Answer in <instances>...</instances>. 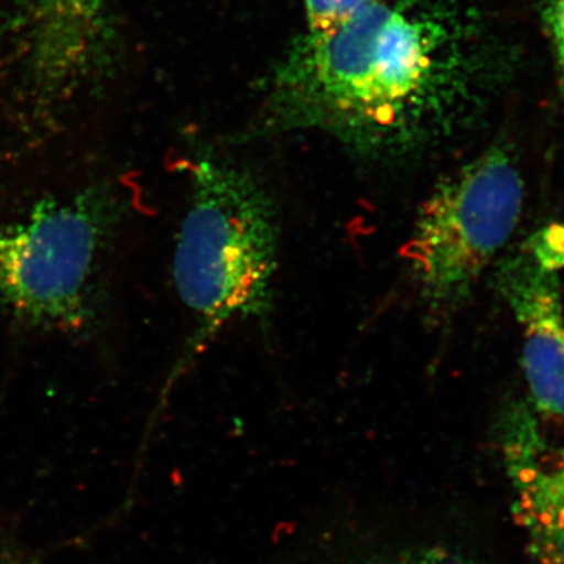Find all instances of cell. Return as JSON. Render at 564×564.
I'll use <instances>...</instances> for the list:
<instances>
[{
  "mask_svg": "<svg viewBox=\"0 0 564 564\" xmlns=\"http://www.w3.org/2000/svg\"><path fill=\"white\" fill-rule=\"evenodd\" d=\"M497 68L458 0H380L337 31L292 41L252 133L317 132L361 161L414 162L474 126Z\"/></svg>",
  "mask_w": 564,
  "mask_h": 564,
  "instance_id": "cell-1",
  "label": "cell"
},
{
  "mask_svg": "<svg viewBox=\"0 0 564 564\" xmlns=\"http://www.w3.org/2000/svg\"><path fill=\"white\" fill-rule=\"evenodd\" d=\"M191 196L174 248L173 280L192 321L161 406L207 345L234 322H267L280 265V214L256 174L202 151L188 165Z\"/></svg>",
  "mask_w": 564,
  "mask_h": 564,
  "instance_id": "cell-2",
  "label": "cell"
},
{
  "mask_svg": "<svg viewBox=\"0 0 564 564\" xmlns=\"http://www.w3.org/2000/svg\"><path fill=\"white\" fill-rule=\"evenodd\" d=\"M126 214L117 187L96 184L0 220V311L36 334L87 332Z\"/></svg>",
  "mask_w": 564,
  "mask_h": 564,
  "instance_id": "cell-3",
  "label": "cell"
},
{
  "mask_svg": "<svg viewBox=\"0 0 564 564\" xmlns=\"http://www.w3.org/2000/svg\"><path fill=\"white\" fill-rule=\"evenodd\" d=\"M522 206L524 182L503 144L434 184L403 251L430 326L441 328L470 299L518 228Z\"/></svg>",
  "mask_w": 564,
  "mask_h": 564,
  "instance_id": "cell-4",
  "label": "cell"
},
{
  "mask_svg": "<svg viewBox=\"0 0 564 564\" xmlns=\"http://www.w3.org/2000/svg\"><path fill=\"white\" fill-rule=\"evenodd\" d=\"M496 288L522 333L525 408L541 430L564 436V314L556 272L524 245L499 263Z\"/></svg>",
  "mask_w": 564,
  "mask_h": 564,
  "instance_id": "cell-5",
  "label": "cell"
},
{
  "mask_svg": "<svg viewBox=\"0 0 564 564\" xmlns=\"http://www.w3.org/2000/svg\"><path fill=\"white\" fill-rule=\"evenodd\" d=\"M25 74L36 104L69 98L101 65L107 0H18Z\"/></svg>",
  "mask_w": 564,
  "mask_h": 564,
  "instance_id": "cell-6",
  "label": "cell"
},
{
  "mask_svg": "<svg viewBox=\"0 0 564 564\" xmlns=\"http://www.w3.org/2000/svg\"><path fill=\"white\" fill-rule=\"evenodd\" d=\"M514 518L540 564H564V436L543 432L525 404L502 422Z\"/></svg>",
  "mask_w": 564,
  "mask_h": 564,
  "instance_id": "cell-7",
  "label": "cell"
},
{
  "mask_svg": "<svg viewBox=\"0 0 564 564\" xmlns=\"http://www.w3.org/2000/svg\"><path fill=\"white\" fill-rule=\"evenodd\" d=\"M380 0H304L307 31L332 33L358 18Z\"/></svg>",
  "mask_w": 564,
  "mask_h": 564,
  "instance_id": "cell-8",
  "label": "cell"
},
{
  "mask_svg": "<svg viewBox=\"0 0 564 564\" xmlns=\"http://www.w3.org/2000/svg\"><path fill=\"white\" fill-rule=\"evenodd\" d=\"M527 247L541 265L556 272L564 265V226H552L538 232Z\"/></svg>",
  "mask_w": 564,
  "mask_h": 564,
  "instance_id": "cell-9",
  "label": "cell"
},
{
  "mask_svg": "<svg viewBox=\"0 0 564 564\" xmlns=\"http://www.w3.org/2000/svg\"><path fill=\"white\" fill-rule=\"evenodd\" d=\"M545 25L554 43L560 87L564 91V0H554L544 13Z\"/></svg>",
  "mask_w": 564,
  "mask_h": 564,
  "instance_id": "cell-10",
  "label": "cell"
},
{
  "mask_svg": "<svg viewBox=\"0 0 564 564\" xmlns=\"http://www.w3.org/2000/svg\"><path fill=\"white\" fill-rule=\"evenodd\" d=\"M375 564H464V562L458 556L434 549V551L408 552V554L392 556Z\"/></svg>",
  "mask_w": 564,
  "mask_h": 564,
  "instance_id": "cell-11",
  "label": "cell"
},
{
  "mask_svg": "<svg viewBox=\"0 0 564 564\" xmlns=\"http://www.w3.org/2000/svg\"><path fill=\"white\" fill-rule=\"evenodd\" d=\"M0 564H3L2 562H0Z\"/></svg>",
  "mask_w": 564,
  "mask_h": 564,
  "instance_id": "cell-12",
  "label": "cell"
}]
</instances>
